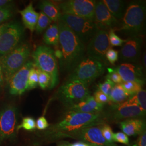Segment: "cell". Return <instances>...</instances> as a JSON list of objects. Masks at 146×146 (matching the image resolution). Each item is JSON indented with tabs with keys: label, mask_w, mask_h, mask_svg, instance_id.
<instances>
[{
	"label": "cell",
	"mask_w": 146,
	"mask_h": 146,
	"mask_svg": "<svg viewBox=\"0 0 146 146\" xmlns=\"http://www.w3.org/2000/svg\"><path fill=\"white\" fill-rule=\"evenodd\" d=\"M59 43L62 54L60 66L63 72H72L86 52V45L63 22L59 20Z\"/></svg>",
	"instance_id": "6da1fadb"
},
{
	"label": "cell",
	"mask_w": 146,
	"mask_h": 146,
	"mask_svg": "<svg viewBox=\"0 0 146 146\" xmlns=\"http://www.w3.org/2000/svg\"><path fill=\"white\" fill-rule=\"evenodd\" d=\"M104 124V117L100 113H83L69 111L62 120L47 131L52 138L86 127Z\"/></svg>",
	"instance_id": "7a4b0ae2"
},
{
	"label": "cell",
	"mask_w": 146,
	"mask_h": 146,
	"mask_svg": "<svg viewBox=\"0 0 146 146\" xmlns=\"http://www.w3.org/2000/svg\"><path fill=\"white\" fill-rule=\"evenodd\" d=\"M146 13L145 1L131 2L127 7L121 24L115 31H122L128 36H141L145 29Z\"/></svg>",
	"instance_id": "3957f363"
},
{
	"label": "cell",
	"mask_w": 146,
	"mask_h": 146,
	"mask_svg": "<svg viewBox=\"0 0 146 146\" xmlns=\"http://www.w3.org/2000/svg\"><path fill=\"white\" fill-rule=\"evenodd\" d=\"M31 56L35 66L50 76L51 83L49 88H54L58 83V67L54 50L50 47L40 46L33 52Z\"/></svg>",
	"instance_id": "277c9868"
},
{
	"label": "cell",
	"mask_w": 146,
	"mask_h": 146,
	"mask_svg": "<svg viewBox=\"0 0 146 146\" xmlns=\"http://www.w3.org/2000/svg\"><path fill=\"white\" fill-rule=\"evenodd\" d=\"M106 64L89 56H84L70 74L68 81H76L89 84L101 76L105 71Z\"/></svg>",
	"instance_id": "5b68a950"
},
{
	"label": "cell",
	"mask_w": 146,
	"mask_h": 146,
	"mask_svg": "<svg viewBox=\"0 0 146 146\" xmlns=\"http://www.w3.org/2000/svg\"><path fill=\"white\" fill-rule=\"evenodd\" d=\"M31 55V49L26 43L20 44L11 52L0 58L5 82L8 83L12 76L27 62Z\"/></svg>",
	"instance_id": "8992f818"
},
{
	"label": "cell",
	"mask_w": 146,
	"mask_h": 146,
	"mask_svg": "<svg viewBox=\"0 0 146 146\" xmlns=\"http://www.w3.org/2000/svg\"><path fill=\"white\" fill-rule=\"evenodd\" d=\"M59 20L63 22L85 45L99 30L94 21L87 18L62 14Z\"/></svg>",
	"instance_id": "52a82bcc"
},
{
	"label": "cell",
	"mask_w": 146,
	"mask_h": 146,
	"mask_svg": "<svg viewBox=\"0 0 146 146\" xmlns=\"http://www.w3.org/2000/svg\"><path fill=\"white\" fill-rule=\"evenodd\" d=\"M24 34V28L17 22L2 24L0 31V58L17 47Z\"/></svg>",
	"instance_id": "ba28073f"
},
{
	"label": "cell",
	"mask_w": 146,
	"mask_h": 146,
	"mask_svg": "<svg viewBox=\"0 0 146 146\" xmlns=\"http://www.w3.org/2000/svg\"><path fill=\"white\" fill-rule=\"evenodd\" d=\"M58 99L68 108L80 101L86 100L90 95L87 84L67 80L58 89Z\"/></svg>",
	"instance_id": "9c48e42d"
},
{
	"label": "cell",
	"mask_w": 146,
	"mask_h": 146,
	"mask_svg": "<svg viewBox=\"0 0 146 146\" xmlns=\"http://www.w3.org/2000/svg\"><path fill=\"white\" fill-rule=\"evenodd\" d=\"M58 138H70L96 146H117L105 140L100 127L93 126L58 136Z\"/></svg>",
	"instance_id": "30bf717a"
},
{
	"label": "cell",
	"mask_w": 146,
	"mask_h": 146,
	"mask_svg": "<svg viewBox=\"0 0 146 146\" xmlns=\"http://www.w3.org/2000/svg\"><path fill=\"white\" fill-rule=\"evenodd\" d=\"M146 115V112L129 98L119 104H111L108 111L107 117L113 121L140 118Z\"/></svg>",
	"instance_id": "8fae6325"
},
{
	"label": "cell",
	"mask_w": 146,
	"mask_h": 146,
	"mask_svg": "<svg viewBox=\"0 0 146 146\" xmlns=\"http://www.w3.org/2000/svg\"><path fill=\"white\" fill-rule=\"evenodd\" d=\"M96 1L68 0L61 2L58 5L61 14L94 19Z\"/></svg>",
	"instance_id": "7c38bea8"
},
{
	"label": "cell",
	"mask_w": 146,
	"mask_h": 146,
	"mask_svg": "<svg viewBox=\"0 0 146 146\" xmlns=\"http://www.w3.org/2000/svg\"><path fill=\"white\" fill-rule=\"evenodd\" d=\"M110 48L111 46L109 41L108 31L99 29L86 48L87 56L99 60L106 65L107 61L105 55Z\"/></svg>",
	"instance_id": "4fadbf2b"
},
{
	"label": "cell",
	"mask_w": 146,
	"mask_h": 146,
	"mask_svg": "<svg viewBox=\"0 0 146 146\" xmlns=\"http://www.w3.org/2000/svg\"><path fill=\"white\" fill-rule=\"evenodd\" d=\"M93 21L98 29L107 31L110 29L115 31L120 25L119 20L112 15L102 1L96 2Z\"/></svg>",
	"instance_id": "5bb4252c"
},
{
	"label": "cell",
	"mask_w": 146,
	"mask_h": 146,
	"mask_svg": "<svg viewBox=\"0 0 146 146\" xmlns=\"http://www.w3.org/2000/svg\"><path fill=\"white\" fill-rule=\"evenodd\" d=\"M16 111L13 107H7L0 112V142L14 137L16 127Z\"/></svg>",
	"instance_id": "9a60e30c"
},
{
	"label": "cell",
	"mask_w": 146,
	"mask_h": 146,
	"mask_svg": "<svg viewBox=\"0 0 146 146\" xmlns=\"http://www.w3.org/2000/svg\"><path fill=\"white\" fill-rule=\"evenodd\" d=\"M142 43L143 40L141 36H129L121 49V60L126 63L139 62Z\"/></svg>",
	"instance_id": "2e32d148"
},
{
	"label": "cell",
	"mask_w": 146,
	"mask_h": 146,
	"mask_svg": "<svg viewBox=\"0 0 146 146\" xmlns=\"http://www.w3.org/2000/svg\"><path fill=\"white\" fill-rule=\"evenodd\" d=\"M33 66L34 63L28 61L12 76L8 82L11 94L20 95L27 90L29 73Z\"/></svg>",
	"instance_id": "e0dca14e"
},
{
	"label": "cell",
	"mask_w": 146,
	"mask_h": 146,
	"mask_svg": "<svg viewBox=\"0 0 146 146\" xmlns=\"http://www.w3.org/2000/svg\"><path fill=\"white\" fill-rule=\"evenodd\" d=\"M115 69L120 74L123 82L135 81L143 84L145 82L143 68L138 63H122Z\"/></svg>",
	"instance_id": "ac0fdd59"
},
{
	"label": "cell",
	"mask_w": 146,
	"mask_h": 146,
	"mask_svg": "<svg viewBox=\"0 0 146 146\" xmlns=\"http://www.w3.org/2000/svg\"><path fill=\"white\" fill-rule=\"evenodd\" d=\"M121 130L127 136L139 135L141 132L146 130V122L140 118L131 119L120 122Z\"/></svg>",
	"instance_id": "d6986e66"
},
{
	"label": "cell",
	"mask_w": 146,
	"mask_h": 146,
	"mask_svg": "<svg viewBox=\"0 0 146 146\" xmlns=\"http://www.w3.org/2000/svg\"><path fill=\"white\" fill-rule=\"evenodd\" d=\"M25 27L33 32L35 30L37 22L38 20L39 13L35 11L33 3H30L26 7L19 11Z\"/></svg>",
	"instance_id": "ffe728a7"
},
{
	"label": "cell",
	"mask_w": 146,
	"mask_h": 146,
	"mask_svg": "<svg viewBox=\"0 0 146 146\" xmlns=\"http://www.w3.org/2000/svg\"><path fill=\"white\" fill-rule=\"evenodd\" d=\"M104 5L117 20H121L125 13L127 3L122 0H104Z\"/></svg>",
	"instance_id": "44dd1931"
},
{
	"label": "cell",
	"mask_w": 146,
	"mask_h": 146,
	"mask_svg": "<svg viewBox=\"0 0 146 146\" xmlns=\"http://www.w3.org/2000/svg\"><path fill=\"white\" fill-rule=\"evenodd\" d=\"M39 8L53 22L58 21L62 14L58 5L49 1H41Z\"/></svg>",
	"instance_id": "7402d4cb"
},
{
	"label": "cell",
	"mask_w": 146,
	"mask_h": 146,
	"mask_svg": "<svg viewBox=\"0 0 146 146\" xmlns=\"http://www.w3.org/2000/svg\"><path fill=\"white\" fill-rule=\"evenodd\" d=\"M59 28L58 24L55 23L50 26L45 32L43 36V41L48 45L55 47L59 45Z\"/></svg>",
	"instance_id": "603a6c76"
},
{
	"label": "cell",
	"mask_w": 146,
	"mask_h": 146,
	"mask_svg": "<svg viewBox=\"0 0 146 146\" xmlns=\"http://www.w3.org/2000/svg\"><path fill=\"white\" fill-rule=\"evenodd\" d=\"M129 98V96L125 92L121 84H116L112 89L110 96V104H121L127 101Z\"/></svg>",
	"instance_id": "cb8c5ba5"
},
{
	"label": "cell",
	"mask_w": 146,
	"mask_h": 146,
	"mask_svg": "<svg viewBox=\"0 0 146 146\" xmlns=\"http://www.w3.org/2000/svg\"><path fill=\"white\" fill-rule=\"evenodd\" d=\"M121 85L131 98L142 89L143 84L135 81L123 82Z\"/></svg>",
	"instance_id": "d4e9b609"
},
{
	"label": "cell",
	"mask_w": 146,
	"mask_h": 146,
	"mask_svg": "<svg viewBox=\"0 0 146 146\" xmlns=\"http://www.w3.org/2000/svg\"><path fill=\"white\" fill-rule=\"evenodd\" d=\"M52 21L43 12L41 11L39 13L38 20L37 22L36 26L35 27V30L38 34L41 33L44 31L50 25Z\"/></svg>",
	"instance_id": "484cf974"
},
{
	"label": "cell",
	"mask_w": 146,
	"mask_h": 146,
	"mask_svg": "<svg viewBox=\"0 0 146 146\" xmlns=\"http://www.w3.org/2000/svg\"><path fill=\"white\" fill-rule=\"evenodd\" d=\"M69 111H72L83 113H96L94 110L89 106L86 100L80 101L76 104L69 107Z\"/></svg>",
	"instance_id": "4316f807"
},
{
	"label": "cell",
	"mask_w": 146,
	"mask_h": 146,
	"mask_svg": "<svg viewBox=\"0 0 146 146\" xmlns=\"http://www.w3.org/2000/svg\"><path fill=\"white\" fill-rule=\"evenodd\" d=\"M38 77L37 68L36 67L34 64V66L30 69L28 78V87L27 90H30L35 88L38 86Z\"/></svg>",
	"instance_id": "83f0119b"
},
{
	"label": "cell",
	"mask_w": 146,
	"mask_h": 146,
	"mask_svg": "<svg viewBox=\"0 0 146 146\" xmlns=\"http://www.w3.org/2000/svg\"><path fill=\"white\" fill-rule=\"evenodd\" d=\"M131 98L142 110L146 112V90L142 89L134 95L131 97Z\"/></svg>",
	"instance_id": "f1b7e54d"
},
{
	"label": "cell",
	"mask_w": 146,
	"mask_h": 146,
	"mask_svg": "<svg viewBox=\"0 0 146 146\" xmlns=\"http://www.w3.org/2000/svg\"><path fill=\"white\" fill-rule=\"evenodd\" d=\"M37 72L38 77V85H39L42 89H45L49 87L51 83V78L50 76L47 73L43 72L38 68H37Z\"/></svg>",
	"instance_id": "f546056e"
},
{
	"label": "cell",
	"mask_w": 146,
	"mask_h": 146,
	"mask_svg": "<svg viewBox=\"0 0 146 146\" xmlns=\"http://www.w3.org/2000/svg\"><path fill=\"white\" fill-rule=\"evenodd\" d=\"M108 38L111 47H120L123 46L125 42V40L121 38L116 34L114 29H110L108 31Z\"/></svg>",
	"instance_id": "4dcf8cb0"
},
{
	"label": "cell",
	"mask_w": 146,
	"mask_h": 146,
	"mask_svg": "<svg viewBox=\"0 0 146 146\" xmlns=\"http://www.w3.org/2000/svg\"><path fill=\"white\" fill-rule=\"evenodd\" d=\"M115 84H116L113 83L109 79L106 78V80L103 83H100L98 84V90L101 91L102 93L109 96L110 98L112 89L114 88Z\"/></svg>",
	"instance_id": "1f68e13d"
},
{
	"label": "cell",
	"mask_w": 146,
	"mask_h": 146,
	"mask_svg": "<svg viewBox=\"0 0 146 146\" xmlns=\"http://www.w3.org/2000/svg\"><path fill=\"white\" fill-rule=\"evenodd\" d=\"M36 128V122L31 117H27L23 119L20 125L17 126V130L23 128L27 131H31Z\"/></svg>",
	"instance_id": "d6a6232c"
},
{
	"label": "cell",
	"mask_w": 146,
	"mask_h": 146,
	"mask_svg": "<svg viewBox=\"0 0 146 146\" xmlns=\"http://www.w3.org/2000/svg\"><path fill=\"white\" fill-rule=\"evenodd\" d=\"M102 134L104 136L105 140L110 143H113V131L111 128L110 125H106L105 123L100 128Z\"/></svg>",
	"instance_id": "836d02e7"
},
{
	"label": "cell",
	"mask_w": 146,
	"mask_h": 146,
	"mask_svg": "<svg viewBox=\"0 0 146 146\" xmlns=\"http://www.w3.org/2000/svg\"><path fill=\"white\" fill-rule=\"evenodd\" d=\"M108 74L106 75V78L109 79L115 84H121L123 82L120 74L114 68H108Z\"/></svg>",
	"instance_id": "e575fe53"
},
{
	"label": "cell",
	"mask_w": 146,
	"mask_h": 146,
	"mask_svg": "<svg viewBox=\"0 0 146 146\" xmlns=\"http://www.w3.org/2000/svg\"><path fill=\"white\" fill-rule=\"evenodd\" d=\"M119 52L112 48L109 49L105 55L107 61H108L111 64H114V63L119 60Z\"/></svg>",
	"instance_id": "d590c367"
},
{
	"label": "cell",
	"mask_w": 146,
	"mask_h": 146,
	"mask_svg": "<svg viewBox=\"0 0 146 146\" xmlns=\"http://www.w3.org/2000/svg\"><path fill=\"white\" fill-rule=\"evenodd\" d=\"M93 97L95 100L100 104L104 105L107 103L110 104V97L98 89L94 93Z\"/></svg>",
	"instance_id": "8d00e7d4"
},
{
	"label": "cell",
	"mask_w": 146,
	"mask_h": 146,
	"mask_svg": "<svg viewBox=\"0 0 146 146\" xmlns=\"http://www.w3.org/2000/svg\"><path fill=\"white\" fill-rule=\"evenodd\" d=\"M86 101L96 113H100L103 110L104 105L98 103L94 99L93 96L89 95L86 99Z\"/></svg>",
	"instance_id": "74e56055"
},
{
	"label": "cell",
	"mask_w": 146,
	"mask_h": 146,
	"mask_svg": "<svg viewBox=\"0 0 146 146\" xmlns=\"http://www.w3.org/2000/svg\"><path fill=\"white\" fill-rule=\"evenodd\" d=\"M113 142L123 143L125 145L129 144V139L127 135L122 132H117L113 134Z\"/></svg>",
	"instance_id": "f35d334b"
},
{
	"label": "cell",
	"mask_w": 146,
	"mask_h": 146,
	"mask_svg": "<svg viewBox=\"0 0 146 146\" xmlns=\"http://www.w3.org/2000/svg\"><path fill=\"white\" fill-rule=\"evenodd\" d=\"M13 15L11 7L0 8V24L8 20Z\"/></svg>",
	"instance_id": "ab89813d"
},
{
	"label": "cell",
	"mask_w": 146,
	"mask_h": 146,
	"mask_svg": "<svg viewBox=\"0 0 146 146\" xmlns=\"http://www.w3.org/2000/svg\"><path fill=\"white\" fill-rule=\"evenodd\" d=\"M49 127V123L44 116L39 117L36 122V127L39 130H44Z\"/></svg>",
	"instance_id": "60d3db41"
},
{
	"label": "cell",
	"mask_w": 146,
	"mask_h": 146,
	"mask_svg": "<svg viewBox=\"0 0 146 146\" xmlns=\"http://www.w3.org/2000/svg\"><path fill=\"white\" fill-rule=\"evenodd\" d=\"M56 146H96L84 142L78 141L75 143H69L67 141H62L58 143Z\"/></svg>",
	"instance_id": "b9f144b4"
},
{
	"label": "cell",
	"mask_w": 146,
	"mask_h": 146,
	"mask_svg": "<svg viewBox=\"0 0 146 146\" xmlns=\"http://www.w3.org/2000/svg\"><path fill=\"white\" fill-rule=\"evenodd\" d=\"M139 135L135 144L132 146H146V130L141 132Z\"/></svg>",
	"instance_id": "7bdbcfd3"
},
{
	"label": "cell",
	"mask_w": 146,
	"mask_h": 146,
	"mask_svg": "<svg viewBox=\"0 0 146 146\" xmlns=\"http://www.w3.org/2000/svg\"><path fill=\"white\" fill-rule=\"evenodd\" d=\"M12 3L11 1L0 0V8H5L11 7L10 5Z\"/></svg>",
	"instance_id": "ee69618b"
},
{
	"label": "cell",
	"mask_w": 146,
	"mask_h": 146,
	"mask_svg": "<svg viewBox=\"0 0 146 146\" xmlns=\"http://www.w3.org/2000/svg\"><path fill=\"white\" fill-rule=\"evenodd\" d=\"M5 77H4V74H3V69L2 67V65L0 62V89L5 84Z\"/></svg>",
	"instance_id": "f6af8a7d"
},
{
	"label": "cell",
	"mask_w": 146,
	"mask_h": 146,
	"mask_svg": "<svg viewBox=\"0 0 146 146\" xmlns=\"http://www.w3.org/2000/svg\"><path fill=\"white\" fill-rule=\"evenodd\" d=\"M54 55H55L56 58H58V59L59 60V61H60L62 58V54L61 49L58 48L55 50V51H54Z\"/></svg>",
	"instance_id": "bcb514c9"
},
{
	"label": "cell",
	"mask_w": 146,
	"mask_h": 146,
	"mask_svg": "<svg viewBox=\"0 0 146 146\" xmlns=\"http://www.w3.org/2000/svg\"><path fill=\"white\" fill-rule=\"evenodd\" d=\"M146 54L145 53L144 55H143V66H145V68H146Z\"/></svg>",
	"instance_id": "7dc6e473"
},
{
	"label": "cell",
	"mask_w": 146,
	"mask_h": 146,
	"mask_svg": "<svg viewBox=\"0 0 146 146\" xmlns=\"http://www.w3.org/2000/svg\"><path fill=\"white\" fill-rule=\"evenodd\" d=\"M1 27H2V25H0V31H1Z\"/></svg>",
	"instance_id": "c3c4849f"
}]
</instances>
